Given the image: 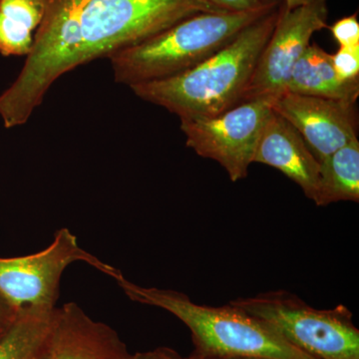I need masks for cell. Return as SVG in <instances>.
Returning a JSON list of instances; mask_svg holds the SVG:
<instances>
[{
  "label": "cell",
  "mask_w": 359,
  "mask_h": 359,
  "mask_svg": "<svg viewBox=\"0 0 359 359\" xmlns=\"http://www.w3.org/2000/svg\"><path fill=\"white\" fill-rule=\"evenodd\" d=\"M18 311H14L6 302L0 299V339L13 325Z\"/></svg>",
  "instance_id": "obj_20"
},
{
  "label": "cell",
  "mask_w": 359,
  "mask_h": 359,
  "mask_svg": "<svg viewBox=\"0 0 359 359\" xmlns=\"http://www.w3.org/2000/svg\"><path fill=\"white\" fill-rule=\"evenodd\" d=\"M231 304L278 332L290 344L318 359H359V330L344 304L313 309L287 290L240 297Z\"/></svg>",
  "instance_id": "obj_5"
},
{
  "label": "cell",
  "mask_w": 359,
  "mask_h": 359,
  "mask_svg": "<svg viewBox=\"0 0 359 359\" xmlns=\"http://www.w3.org/2000/svg\"><path fill=\"white\" fill-rule=\"evenodd\" d=\"M327 2L285 8L280 4L271 37L257 59L241 103L269 100L285 93L292 68L314 33L327 27Z\"/></svg>",
  "instance_id": "obj_8"
},
{
  "label": "cell",
  "mask_w": 359,
  "mask_h": 359,
  "mask_svg": "<svg viewBox=\"0 0 359 359\" xmlns=\"http://www.w3.org/2000/svg\"><path fill=\"white\" fill-rule=\"evenodd\" d=\"M332 65L342 80L358 79L359 75V45L339 47L332 55Z\"/></svg>",
  "instance_id": "obj_16"
},
{
  "label": "cell",
  "mask_w": 359,
  "mask_h": 359,
  "mask_svg": "<svg viewBox=\"0 0 359 359\" xmlns=\"http://www.w3.org/2000/svg\"><path fill=\"white\" fill-rule=\"evenodd\" d=\"M209 1L222 11H230V13L256 11L273 2L263 1V0H209Z\"/></svg>",
  "instance_id": "obj_18"
},
{
  "label": "cell",
  "mask_w": 359,
  "mask_h": 359,
  "mask_svg": "<svg viewBox=\"0 0 359 359\" xmlns=\"http://www.w3.org/2000/svg\"><path fill=\"white\" fill-rule=\"evenodd\" d=\"M45 14V0H0V55L27 56Z\"/></svg>",
  "instance_id": "obj_14"
},
{
  "label": "cell",
  "mask_w": 359,
  "mask_h": 359,
  "mask_svg": "<svg viewBox=\"0 0 359 359\" xmlns=\"http://www.w3.org/2000/svg\"><path fill=\"white\" fill-rule=\"evenodd\" d=\"M128 353L114 328L92 318L76 302L59 306L45 359H123Z\"/></svg>",
  "instance_id": "obj_10"
},
{
  "label": "cell",
  "mask_w": 359,
  "mask_h": 359,
  "mask_svg": "<svg viewBox=\"0 0 359 359\" xmlns=\"http://www.w3.org/2000/svg\"><path fill=\"white\" fill-rule=\"evenodd\" d=\"M221 11L209 0H45L32 50L0 94L4 126L27 123L54 82L78 66L109 58L190 16Z\"/></svg>",
  "instance_id": "obj_1"
},
{
  "label": "cell",
  "mask_w": 359,
  "mask_h": 359,
  "mask_svg": "<svg viewBox=\"0 0 359 359\" xmlns=\"http://www.w3.org/2000/svg\"><path fill=\"white\" fill-rule=\"evenodd\" d=\"M78 262L112 278L120 271L80 247L69 229H59L44 250L26 256L0 257V299L16 311L57 306L63 273Z\"/></svg>",
  "instance_id": "obj_6"
},
{
  "label": "cell",
  "mask_w": 359,
  "mask_h": 359,
  "mask_svg": "<svg viewBox=\"0 0 359 359\" xmlns=\"http://www.w3.org/2000/svg\"><path fill=\"white\" fill-rule=\"evenodd\" d=\"M280 2L256 11L196 14L139 43L116 52L109 59L117 83L134 85L174 76L214 55Z\"/></svg>",
  "instance_id": "obj_4"
},
{
  "label": "cell",
  "mask_w": 359,
  "mask_h": 359,
  "mask_svg": "<svg viewBox=\"0 0 359 359\" xmlns=\"http://www.w3.org/2000/svg\"><path fill=\"white\" fill-rule=\"evenodd\" d=\"M285 92L356 104L359 79L342 80L335 72L332 54L309 44L292 68Z\"/></svg>",
  "instance_id": "obj_12"
},
{
  "label": "cell",
  "mask_w": 359,
  "mask_h": 359,
  "mask_svg": "<svg viewBox=\"0 0 359 359\" xmlns=\"http://www.w3.org/2000/svg\"><path fill=\"white\" fill-rule=\"evenodd\" d=\"M125 295L137 304L173 314L192 334L194 355L252 359H318L283 339L263 321L233 304L209 306L194 302L174 290L146 287L125 278H113Z\"/></svg>",
  "instance_id": "obj_3"
},
{
  "label": "cell",
  "mask_w": 359,
  "mask_h": 359,
  "mask_svg": "<svg viewBox=\"0 0 359 359\" xmlns=\"http://www.w3.org/2000/svg\"><path fill=\"white\" fill-rule=\"evenodd\" d=\"M263 1L280 2L285 8L292 9L297 7L309 6V4H318V2H327V0H263Z\"/></svg>",
  "instance_id": "obj_21"
},
{
  "label": "cell",
  "mask_w": 359,
  "mask_h": 359,
  "mask_svg": "<svg viewBox=\"0 0 359 359\" xmlns=\"http://www.w3.org/2000/svg\"><path fill=\"white\" fill-rule=\"evenodd\" d=\"M123 359H185L173 349L168 347H158L153 351L144 353H128Z\"/></svg>",
  "instance_id": "obj_19"
},
{
  "label": "cell",
  "mask_w": 359,
  "mask_h": 359,
  "mask_svg": "<svg viewBox=\"0 0 359 359\" xmlns=\"http://www.w3.org/2000/svg\"><path fill=\"white\" fill-rule=\"evenodd\" d=\"M271 113V101H247L215 117L182 120L181 130L187 147L216 161L236 183L248 176Z\"/></svg>",
  "instance_id": "obj_7"
},
{
  "label": "cell",
  "mask_w": 359,
  "mask_h": 359,
  "mask_svg": "<svg viewBox=\"0 0 359 359\" xmlns=\"http://www.w3.org/2000/svg\"><path fill=\"white\" fill-rule=\"evenodd\" d=\"M59 306H29L18 311L0 339V359H45L57 320Z\"/></svg>",
  "instance_id": "obj_13"
},
{
  "label": "cell",
  "mask_w": 359,
  "mask_h": 359,
  "mask_svg": "<svg viewBox=\"0 0 359 359\" xmlns=\"http://www.w3.org/2000/svg\"><path fill=\"white\" fill-rule=\"evenodd\" d=\"M332 36L339 47L359 45V22L358 14L337 20L330 27Z\"/></svg>",
  "instance_id": "obj_17"
},
{
  "label": "cell",
  "mask_w": 359,
  "mask_h": 359,
  "mask_svg": "<svg viewBox=\"0 0 359 359\" xmlns=\"http://www.w3.org/2000/svg\"><path fill=\"white\" fill-rule=\"evenodd\" d=\"M185 359H252V358H207V356H198V355H192L189 356Z\"/></svg>",
  "instance_id": "obj_22"
},
{
  "label": "cell",
  "mask_w": 359,
  "mask_h": 359,
  "mask_svg": "<svg viewBox=\"0 0 359 359\" xmlns=\"http://www.w3.org/2000/svg\"><path fill=\"white\" fill-rule=\"evenodd\" d=\"M280 6L247 26L200 65L130 88L139 98L165 108L181 121L207 119L231 109L241 103L257 59L273 32Z\"/></svg>",
  "instance_id": "obj_2"
},
{
  "label": "cell",
  "mask_w": 359,
  "mask_h": 359,
  "mask_svg": "<svg viewBox=\"0 0 359 359\" xmlns=\"http://www.w3.org/2000/svg\"><path fill=\"white\" fill-rule=\"evenodd\" d=\"M320 164V193L314 203L325 207L332 203L359 201V142L355 139L335 151Z\"/></svg>",
  "instance_id": "obj_15"
},
{
  "label": "cell",
  "mask_w": 359,
  "mask_h": 359,
  "mask_svg": "<svg viewBox=\"0 0 359 359\" xmlns=\"http://www.w3.org/2000/svg\"><path fill=\"white\" fill-rule=\"evenodd\" d=\"M271 109L299 132L320 163L358 139L355 104L285 92Z\"/></svg>",
  "instance_id": "obj_9"
},
{
  "label": "cell",
  "mask_w": 359,
  "mask_h": 359,
  "mask_svg": "<svg viewBox=\"0 0 359 359\" xmlns=\"http://www.w3.org/2000/svg\"><path fill=\"white\" fill-rule=\"evenodd\" d=\"M254 163L280 170L316 202L320 193V164L304 138L287 120L271 113L259 139Z\"/></svg>",
  "instance_id": "obj_11"
}]
</instances>
